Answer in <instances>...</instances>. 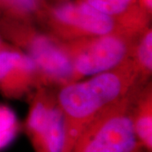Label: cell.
Wrapping results in <instances>:
<instances>
[{
    "instance_id": "cell-1",
    "label": "cell",
    "mask_w": 152,
    "mask_h": 152,
    "mask_svg": "<svg viewBox=\"0 0 152 152\" xmlns=\"http://www.w3.org/2000/svg\"><path fill=\"white\" fill-rule=\"evenodd\" d=\"M138 74L131 58L110 70L60 87L56 95L64 120L62 152H70L82 131L104 109L134 91Z\"/></svg>"
},
{
    "instance_id": "cell-2",
    "label": "cell",
    "mask_w": 152,
    "mask_h": 152,
    "mask_svg": "<svg viewBox=\"0 0 152 152\" xmlns=\"http://www.w3.org/2000/svg\"><path fill=\"white\" fill-rule=\"evenodd\" d=\"M0 34L6 41L28 55L37 68L42 86L60 87L71 82L72 69L61 42L27 22L4 19Z\"/></svg>"
},
{
    "instance_id": "cell-3",
    "label": "cell",
    "mask_w": 152,
    "mask_h": 152,
    "mask_svg": "<svg viewBox=\"0 0 152 152\" xmlns=\"http://www.w3.org/2000/svg\"><path fill=\"white\" fill-rule=\"evenodd\" d=\"M133 92L104 109L87 125L70 152H134L140 145L132 120Z\"/></svg>"
},
{
    "instance_id": "cell-4",
    "label": "cell",
    "mask_w": 152,
    "mask_h": 152,
    "mask_svg": "<svg viewBox=\"0 0 152 152\" xmlns=\"http://www.w3.org/2000/svg\"><path fill=\"white\" fill-rule=\"evenodd\" d=\"M138 35L115 32L61 42L72 69L71 82L110 70L130 58Z\"/></svg>"
},
{
    "instance_id": "cell-5",
    "label": "cell",
    "mask_w": 152,
    "mask_h": 152,
    "mask_svg": "<svg viewBox=\"0 0 152 152\" xmlns=\"http://www.w3.org/2000/svg\"><path fill=\"white\" fill-rule=\"evenodd\" d=\"M48 26L50 34L61 42L110 33H131L121 27L112 18L96 10L82 0L53 8L49 14Z\"/></svg>"
},
{
    "instance_id": "cell-6",
    "label": "cell",
    "mask_w": 152,
    "mask_h": 152,
    "mask_svg": "<svg viewBox=\"0 0 152 152\" xmlns=\"http://www.w3.org/2000/svg\"><path fill=\"white\" fill-rule=\"evenodd\" d=\"M26 131L35 152H62L64 120L50 88L40 86L30 95Z\"/></svg>"
},
{
    "instance_id": "cell-7",
    "label": "cell",
    "mask_w": 152,
    "mask_h": 152,
    "mask_svg": "<svg viewBox=\"0 0 152 152\" xmlns=\"http://www.w3.org/2000/svg\"><path fill=\"white\" fill-rule=\"evenodd\" d=\"M42 86L33 60L14 46L0 52V94L18 100Z\"/></svg>"
},
{
    "instance_id": "cell-8",
    "label": "cell",
    "mask_w": 152,
    "mask_h": 152,
    "mask_svg": "<svg viewBox=\"0 0 152 152\" xmlns=\"http://www.w3.org/2000/svg\"><path fill=\"white\" fill-rule=\"evenodd\" d=\"M132 120L136 137L140 146L149 152L152 151V89L147 85L137 96L132 107Z\"/></svg>"
},
{
    "instance_id": "cell-9",
    "label": "cell",
    "mask_w": 152,
    "mask_h": 152,
    "mask_svg": "<svg viewBox=\"0 0 152 152\" xmlns=\"http://www.w3.org/2000/svg\"><path fill=\"white\" fill-rule=\"evenodd\" d=\"M130 58L138 74L139 84L148 81L152 74L151 28L148 26L137 36Z\"/></svg>"
},
{
    "instance_id": "cell-10",
    "label": "cell",
    "mask_w": 152,
    "mask_h": 152,
    "mask_svg": "<svg viewBox=\"0 0 152 152\" xmlns=\"http://www.w3.org/2000/svg\"><path fill=\"white\" fill-rule=\"evenodd\" d=\"M0 11L7 15L6 19L27 22L40 11L39 0H0Z\"/></svg>"
},
{
    "instance_id": "cell-11",
    "label": "cell",
    "mask_w": 152,
    "mask_h": 152,
    "mask_svg": "<svg viewBox=\"0 0 152 152\" xmlns=\"http://www.w3.org/2000/svg\"><path fill=\"white\" fill-rule=\"evenodd\" d=\"M20 130L16 114L4 104H0V151L9 146Z\"/></svg>"
},
{
    "instance_id": "cell-12",
    "label": "cell",
    "mask_w": 152,
    "mask_h": 152,
    "mask_svg": "<svg viewBox=\"0 0 152 152\" xmlns=\"http://www.w3.org/2000/svg\"><path fill=\"white\" fill-rule=\"evenodd\" d=\"M12 47L13 46L11 44L9 43L5 39L1 36V34H0V52H2L4 50H6V49L10 48Z\"/></svg>"
},
{
    "instance_id": "cell-13",
    "label": "cell",
    "mask_w": 152,
    "mask_h": 152,
    "mask_svg": "<svg viewBox=\"0 0 152 152\" xmlns=\"http://www.w3.org/2000/svg\"><path fill=\"white\" fill-rule=\"evenodd\" d=\"M123 3H124L126 4L129 6H133V7H138L137 5V0H120Z\"/></svg>"
},
{
    "instance_id": "cell-14",
    "label": "cell",
    "mask_w": 152,
    "mask_h": 152,
    "mask_svg": "<svg viewBox=\"0 0 152 152\" xmlns=\"http://www.w3.org/2000/svg\"><path fill=\"white\" fill-rule=\"evenodd\" d=\"M134 152H140V150H139V151H134Z\"/></svg>"
}]
</instances>
